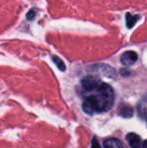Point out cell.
I'll list each match as a JSON object with an SVG mask.
<instances>
[{
    "label": "cell",
    "instance_id": "obj_10",
    "mask_svg": "<svg viewBox=\"0 0 147 148\" xmlns=\"http://www.w3.org/2000/svg\"><path fill=\"white\" fill-rule=\"evenodd\" d=\"M142 148H147V140H145L142 143Z\"/></svg>",
    "mask_w": 147,
    "mask_h": 148
},
{
    "label": "cell",
    "instance_id": "obj_3",
    "mask_svg": "<svg viewBox=\"0 0 147 148\" xmlns=\"http://www.w3.org/2000/svg\"><path fill=\"white\" fill-rule=\"evenodd\" d=\"M127 142L131 148H142V140L136 133H129L126 136Z\"/></svg>",
    "mask_w": 147,
    "mask_h": 148
},
{
    "label": "cell",
    "instance_id": "obj_5",
    "mask_svg": "<svg viewBox=\"0 0 147 148\" xmlns=\"http://www.w3.org/2000/svg\"><path fill=\"white\" fill-rule=\"evenodd\" d=\"M104 148H124V146L119 139L109 138L104 141Z\"/></svg>",
    "mask_w": 147,
    "mask_h": 148
},
{
    "label": "cell",
    "instance_id": "obj_2",
    "mask_svg": "<svg viewBox=\"0 0 147 148\" xmlns=\"http://www.w3.org/2000/svg\"><path fill=\"white\" fill-rule=\"evenodd\" d=\"M138 56L135 51H127L121 56V62L124 66H131L137 60Z\"/></svg>",
    "mask_w": 147,
    "mask_h": 148
},
{
    "label": "cell",
    "instance_id": "obj_1",
    "mask_svg": "<svg viewBox=\"0 0 147 148\" xmlns=\"http://www.w3.org/2000/svg\"><path fill=\"white\" fill-rule=\"evenodd\" d=\"M114 91L110 85L101 82L95 89L85 92L83 110L89 115L110 110L114 104Z\"/></svg>",
    "mask_w": 147,
    "mask_h": 148
},
{
    "label": "cell",
    "instance_id": "obj_9",
    "mask_svg": "<svg viewBox=\"0 0 147 148\" xmlns=\"http://www.w3.org/2000/svg\"><path fill=\"white\" fill-rule=\"evenodd\" d=\"M34 16H36V11H34V9H31V10H29V11H28V13H27V15H26V17H27V19L31 20V19H34Z\"/></svg>",
    "mask_w": 147,
    "mask_h": 148
},
{
    "label": "cell",
    "instance_id": "obj_4",
    "mask_svg": "<svg viewBox=\"0 0 147 148\" xmlns=\"http://www.w3.org/2000/svg\"><path fill=\"white\" fill-rule=\"evenodd\" d=\"M118 113H119L120 116L124 118H130L133 116V109L130 107L127 104H121L119 106V109H118Z\"/></svg>",
    "mask_w": 147,
    "mask_h": 148
},
{
    "label": "cell",
    "instance_id": "obj_8",
    "mask_svg": "<svg viewBox=\"0 0 147 148\" xmlns=\"http://www.w3.org/2000/svg\"><path fill=\"white\" fill-rule=\"evenodd\" d=\"M91 148H101L100 144H99V142L97 141V139L95 138V137L92 139V144H91Z\"/></svg>",
    "mask_w": 147,
    "mask_h": 148
},
{
    "label": "cell",
    "instance_id": "obj_7",
    "mask_svg": "<svg viewBox=\"0 0 147 148\" xmlns=\"http://www.w3.org/2000/svg\"><path fill=\"white\" fill-rule=\"evenodd\" d=\"M53 62L55 64V66H57L61 71H63V72H64V71L66 70V64H64V62L61 59H59V58L53 56Z\"/></svg>",
    "mask_w": 147,
    "mask_h": 148
},
{
    "label": "cell",
    "instance_id": "obj_6",
    "mask_svg": "<svg viewBox=\"0 0 147 148\" xmlns=\"http://www.w3.org/2000/svg\"><path fill=\"white\" fill-rule=\"evenodd\" d=\"M139 19V16L138 15H132L130 13L126 14V22H127V27L131 28L135 25V23L137 22V20Z\"/></svg>",
    "mask_w": 147,
    "mask_h": 148
}]
</instances>
